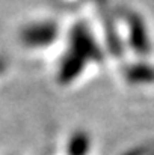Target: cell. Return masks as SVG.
I'll use <instances>...</instances> for the list:
<instances>
[{"mask_svg":"<svg viewBox=\"0 0 154 155\" xmlns=\"http://www.w3.org/2000/svg\"><path fill=\"white\" fill-rule=\"evenodd\" d=\"M100 50L94 41V36L88 30L86 24H74L70 33V47L68 53L63 56L59 66V80L60 83H71L80 75L86 63L100 60Z\"/></svg>","mask_w":154,"mask_h":155,"instance_id":"obj_1","label":"cell"},{"mask_svg":"<svg viewBox=\"0 0 154 155\" xmlns=\"http://www.w3.org/2000/svg\"><path fill=\"white\" fill-rule=\"evenodd\" d=\"M57 36V26L51 21H36L21 30V41L27 47H46Z\"/></svg>","mask_w":154,"mask_h":155,"instance_id":"obj_2","label":"cell"},{"mask_svg":"<svg viewBox=\"0 0 154 155\" xmlns=\"http://www.w3.org/2000/svg\"><path fill=\"white\" fill-rule=\"evenodd\" d=\"M127 23H128L130 45L133 47V51L141 56L148 54L151 51V42L144 18L136 12H130L127 15Z\"/></svg>","mask_w":154,"mask_h":155,"instance_id":"obj_3","label":"cell"},{"mask_svg":"<svg viewBox=\"0 0 154 155\" xmlns=\"http://www.w3.org/2000/svg\"><path fill=\"white\" fill-rule=\"evenodd\" d=\"M91 146V139L85 131H76L68 142V155H86Z\"/></svg>","mask_w":154,"mask_h":155,"instance_id":"obj_5","label":"cell"},{"mask_svg":"<svg viewBox=\"0 0 154 155\" xmlns=\"http://www.w3.org/2000/svg\"><path fill=\"white\" fill-rule=\"evenodd\" d=\"M127 80L130 83H154V66L138 63L127 69Z\"/></svg>","mask_w":154,"mask_h":155,"instance_id":"obj_4","label":"cell"},{"mask_svg":"<svg viewBox=\"0 0 154 155\" xmlns=\"http://www.w3.org/2000/svg\"><path fill=\"white\" fill-rule=\"evenodd\" d=\"M2 69H3V65H2V62H0V71H2Z\"/></svg>","mask_w":154,"mask_h":155,"instance_id":"obj_6","label":"cell"}]
</instances>
